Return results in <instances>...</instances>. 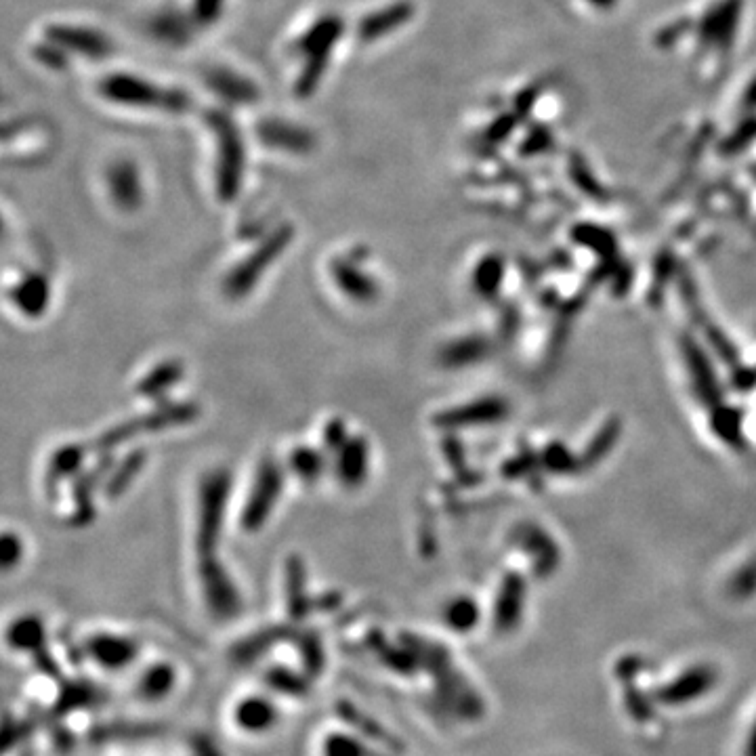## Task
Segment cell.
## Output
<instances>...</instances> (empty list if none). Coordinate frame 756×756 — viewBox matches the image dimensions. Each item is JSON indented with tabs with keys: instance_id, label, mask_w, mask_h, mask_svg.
I'll return each instance as SVG.
<instances>
[{
	"instance_id": "1",
	"label": "cell",
	"mask_w": 756,
	"mask_h": 756,
	"mask_svg": "<svg viewBox=\"0 0 756 756\" xmlns=\"http://www.w3.org/2000/svg\"><path fill=\"white\" fill-rule=\"evenodd\" d=\"M234 479L229 469H210L200 477L196 494V549L202 555H217L221 544L229 496Z\"/></svg>"
},
{
	"instance_id": "2",
	"label": "cell",
	"mask_w": 756,
	"mask_h": 756,
	"mask_svg": "<svg viewBox=\"0 0 756 756\" xmlns=\"http://www.w3.org/2000/svg\"><path fill=\"white\" fill-rule=\"evenodd\" d=\"M206 124L215 135L217 143V168H215V189L221 202L236 200L242 192L244 168H246V147L238 124L225 110H208Z\"/></svg>"
},
{
	"instance_id": "3",
	"label": "cell",
	"mask_w": 756,
	"mask_h": 756,
	"mask_svg": "<svg viewBox=\"0 0 756 756\" xmlns=\"http://www.w3.org/2000/svg\"><path fill=\"white\" fill-rule=\"evenodd\" d=\"M345 32V24L339 15H324L315 19L297 42V51L303 57V68L294 82L297 97H311L318 91L320 82L328 70L332 49L339 45Z\"/></svg>"
},
{
	"instance_id": "4",
	"label": "cell",
	"mask_w": 756,
	"mask_h": 756,
	"mask_svg": "<svg viewBox=\"0 0 756 756\" xmlns=\"http://www.w3.org/2000/svg\"><path fill=\"white\" fill-rule=\"evenodd\" d=\"M198 416L200 408L196 402H158L150 412L124 420V423L103 431L91 444V450L99 454H108L124 444H129V441H133L141 433H158L183 427L194 423Z\"/></svg>"
},
{
	"instance_id": "5",
	"label": "cell",
	"mask_w": 756,
	"mask_h": 756,
	"mask_svg": "<svg viewBox=\"0 0 756 756\" xmlns=\"http://www.w3.org/2000/svg\"><path fill=\"white\" fill-rule=\"evenodd\" d=\"M292 240L294 227L290 223H282L271 234H267L240 263L227 271V276L223 278L225 297L231 301L248 297L265 276V271L284 255V250L292 244Z\"/></svg>"
},
{
	"instance_id": "6",
	"label": "cell",
	"mask_w": 756,
	"mask_h": 756,
	"mask_svg": "<svg viewBox=\"0 0 756 756\" xmlns=\"http://www.w3.org/2000/svg\"><path fill=\"white\" fill-rule=\"evenodd\" d=\"M99 93L118 105L126 108H143V110H162V112H185L192 105L187 93L179 89H162L156 82L145 80L133 74H110L99 82Z\"/></svg>"
},
{
	"instance_id": "7",
	"label": "cell",
	"mask_w": 756,
	"mask_h": 756,
	"mask_svg": "<svg viewBox=\"0 0 756 756\" xmlns=\"http://www.w3.org/2000/svg\"><path fill=\"white\" fill-rule=\"evenodd\" d=\"M286 471L273 456H265L255 471V479L250 483L244 507L240 511V528L248 534H255L265 528V523L276 511L284 494Z\"/></svg>"
},
{
	"instance_id": "8",
	"label": "cell",
	"mask_w": 756,
	"mask_h": 756,
	"mask_svg": "<svg viewBox=\"0 0 756 756\" xmlns=\"http://www.w3.org/2000/svg\"><path fill=\"white\" fill-rule=\"evenodd\" d=\"M200 582L204 588V597L210 612L219 618L238 614L240 593L238 586L231 580L227 567L217 559V555H202L198 565Z\"/></svg>"
},
{
	"instance_id": "9",
	"label": "cell",
	"mask_w": 756,
	"mask_h": 756,
	"mask_svg": "<svg viewBox=\"0 0 756 756\" xmlns=\"http://www.w3.org/2000/svg\"><path fill=\"white\" fill-rule=\"evenodd\" d=\"M328 273L336 290L355 305H372L381 299V282L349 257L330 259Z\"/></svg>"
},
{
	"instance_id": "10",
	"label": "cell",
	"mask_w": 756,
	"mask_h": 756,
	"mask_svg": "<svg viewBox=\"0 0 756 756\" xmlns=\"http://www.w3.org/2000/svg\"><path fill=\"white\" fill-rule=\"evenodd\" d=\"M114 454H99V460L93 467L84 469L72 479V502L74 511L70 515V525L74 528H82L93 521L95 517V494L99 488H103L105 479H108L110 471L114 469Z\"/></svg>"
},
{
	"instance_id": "11",
	"label": "cell",
	"mask_w": 756,
	"mask_h": 756,
	"mask_svg": "<svg viewBox=\"0 0 756 756\" xmlns=\"http://www.w3.org/2000/svg\"><path fill=\"white\" fill-rule=\"evenodd\" d=\"M45 36L47 40L55 42V45L61 47L66 53L87 57L93 61L105 59L114 53L112 40L93 28L72 26V24H53V26H47Z\"/></svg>"
},
{
	"instance_id": "12",
	"label": "cell",
	"mask_w": 756,
	"mask_h": 756,
	"mask_svg": "<svg viewBox=\"0 0 756 756\" xmlns=\"http://www.w3.org/2000/svg\"><path fill=\"white\" fill-rule=\"evenodd\" d=\"M504 416H507V402H502V399L498 397H483L469 404L437 412L433 418V425L439 429L452 431V429L494 425Z\"/></svg>"
},
{
	"instance_id": "13",
	"label": "cell",
	"mask_w": 756,
	"mask_h": 756,
	"mask_svg": "<svg viewBox=\"0 0 756 756\" xmlns=\"http://www.w3.org/2000/svg\"><path fill=\"white\" fill-rule=\"evenodd\" d=\"M257 139L271 150H278L284 154L305 156L315 147V135L307 126L294 124L282 118H263L257 124Z\"/></svg>"
},
{
	"instance_id": "14",
	"label": "cell",
	"mask_w": 756,
	"mask_h": 756,
	"mask_svg": "<svg viewBox=\"0 0 756 756\" xmlns=\"http://www.w3.org/2000/svg\"><path fill=\"white\" fill-rule=\"evenodd\" d=\"M334 477L345 490L362 488L370 473V444L362 435H351L347 444L334 452Z\"/></svg>"
},
{
	"instance_id": "15",
	"label": "cell",
	"mask_w": 756,
	"mask_h": 756,
	"mask_svg": "<svg viewBox=\"0 0 756 756\" xmlns=\"http://www.w3.org/2000/svg\"><path fill=\"white\" fill-rule=\"evenodd\" d=\"M9 301L28 320H38L49 311L51 282L40 271H28L9 288Z\"/></svg>"
},
{
	"instance_id": "16",
	"label": "cell",
	"mask_w": 756,
	"mask_h": 756,
	"mask_svg": "<svg viewBox=\"0 0 756 756\" xmlns=\"http://www.w3.org/2000/svg\"><path fill=\"white\" fill-rule=\"evenodd\" d=\"M112 204L122 213H135L143 204V183L139 168L131 160H116L105 173Z\"/></svg>"
},
{
	"instance_id": "17",
	"label": "cell",
	"mask_w": 756,
	"mask_h": 756,
	"mask_svg": "<svg viewBox=\"0 0 756 756\" xmlns=\"http://www.w3.org/2000/svg\"><path fill=\"white\" fill-rule=\"evenodd\" d=\"M742 15V0H721L714 5L700 24V42L706 47H721L727 49L738 30Z\"/></svg>"
},
{
	"instance_id": "18",
	"label": "cell",
	"mask_w": 756,
	"mask_h": 756,
	"mask_svg": "<svg viewBox=\"0 0 756 756\" xmlns=\"http://www.w3.org/2000/svg\"><path fill=\"white\" fill-rule=\"evenodd\" d=\"M511 538L519 549L528 553L536 574H549L551 570H555V565L559 561L557 542L546 534L540 525L521 523L513 530Z\"/></svg>"
},
{
	"instance_id": "19",
	"label": "cell",
	"mask_w": 756,
	"mask_h": 756,
	"mask_svg": "<svg viewBox=\"0 0 756 756\" xmlns=\"http://www.w3.org/2000/svg\"><path fill=\"white\" fill-rule=\"evenodd\" d=\"M89 446L84 444H78V441H70V444H63L59 446L49 462H47V473H45V490L49 494V498L59 492V488L63 486L66 481H72L78 473H82L84 469V460H87L89 456Z\"/></svg>"
},
{
	"instance_id": "20",
	"label": "cell",
	"mask_w": 756,
	"mask_h": 756,
	"mask_svg": "<svg viewBox=\"0 0 756 756\" xmlns=\"http://www.w3.org/2000/svg\"><path fill=\"white\" fill-rule=\"evenodd\" d=\"M204 82L206 87L213 91L219 99L225 103H234V105H252L259 99V87L250 78L223 68L215 66L204 72Z\"/></svg>"
},
{
	"instance_id": "21",
	"label": "cell",
	"mask_w": 756,
	"mask_h": 756,
	"mask_svg": "<svg viewBox=\"0 0 756 756\" xmlns=\"http://www.w3.org/2000/svg\"><path fill=\"white\" fill-rule=\"evenodd\" d=\"M414 15V5L408 0H397L393 5H387L378 11L364 15L357 24V36L362 42H376L385 38L387 34L406 26Z\"/></svg>"
},
{
	"instance_id": "22",
	"label": "cell",
	"mask_w": 756,
	"mask_h": 756,
	"mask_svg": "<svg viewBox=\"0 0 756 756\" xmlns=\"http://www.w3.org/2000/svg\"><path fill=\"white\" fill-rule=\"evenodd\" d=\"M681 351H683V357H685V364L689 368V374H691V381H693V389H696L698 397L702 399V402H706L708 406H719L721 402V391H719V385H717V376H714L712 372V366L708 362V357L702 353V349L693 343L691 339H683V345H681Z\"/></svg>"
},
{
	"instance_id": "23",
	"label": "cell",
	"mask_w": 756,
	"mask_h": 756,
	"mask_svg": "<svg viewBox=\"0 0 756 756\" xmlns=\"http://www.w3.org/2000/svg\"><path fill=\"white\" fill-rule=\"evenodd\" d=\"M183 376L185 368L179 360H164L145 376H141V381L137 383V395L143 399H152V402H162L183 381Z\"/></svg>"
},
{
	"instance_id": "24",
	"label": "cell",
	"mask_w": 756,
	"mask_h": 756,
	"mask_svg": "<svg viewBox=\"0 0 756 756\" xmlns=\"http://www.w3.org/2000/svg\"><path fill=\"white\" fill-rule=\"evenodd\" d=\"M145 462H147L145 448H135L131 452H126L120 460H116L114 469L110 471L108 479H105L103 483L105 498L116 500L129 490L135 483V479L141 475Z\"/></svg>"
},
{
	"instance_id": "25",
	"label": "cell",
	"mask_w": 756,
	"mask_h": 756,
	"mask_svg": "<svg viewBox=\"0 0 756 756\" xmlns=\"http://www.w3.org/2000/svg\"><path fill=\"white\" fill-rule=\"evenodd\" d=\"M490 351V343L488 339H483V336L479 334H471V336H465V339H456V341H450L444 349L439 351V364L444 368H467V366H473L477 362H481L483 357L488 355Z\"/></svg>"
},
{
	"instance_id": "26",
	"label": "cell",
	"mask_w": 756,
	"mask_h": 756,
	"mask_svg": "<svg viewBox=\"0 0 756 756\" xmlns=\"http://www.w3.org/2000/svg\"><path fill=\"white\" fill-rule=\"evenodd\" d=\"M523 599H525V582L523 578L511 574L502 580L500 593L496 599V626L502 630H509L517 624L521 612H523Z\"/></svg>"
},
{
	"instance_id": "27",
	"label": "cell",
	"mask_w": 756,
	"mask_h": 756,
	"mask_svg": "<svg viewBox=\"0 0 756 756\" xmlns=\"http://www.w3.org/2000/svg\"><path fill=\"white\" fill-rule=\"evenodd\" d=\"M288 471L297 477L301 483H307V486H313L315 481H320L326 473L328 460H326V450H318L307 444L294 446L288 454Z\"/></svg>"
},
{
	"instance_id": "28",
	"label": "cell",
	"mask_w": 756,
	"mask_h": 756,
	"mask_svg": "<svg viewBox=\"0 0 756 756\" xmlns=\"http://www.w3.org/2000/svg\"><path fill=\"white\" fill-rule=\"evenodd\" d=\"M504 280V261L500 255H486L479 259V263L473 269V290L477 292V297L492 301L498 297L500 286Z\"/></svg>"
},
{
	"instance_id": "29",
	"label": "cell",
	"mask_w": 756,
	"mask_h": 756,
	"mask_svg": "<svg viewBox=\"0 0 756 756\" xmlns=\"http://www.w3.org/2000/svg\"><path fill=\"white\" fill-rule=\"evenodd\" d=\"M286 578H288V603L294 616L305 614L307 593H305V563L301 557L292 555L286 561Z\"/></svg>"
},
{
	"instance_id": "30",
	"label": "cell",
	"mask_w": 756,
	"mask_h": 756,
	"mask_svg": "<svg viewBox=\"0 0 756 756\" xmlns=\"http://www.w3.org/2000/svg\"><path fill=\"white\" fill-rule=\"evenodd\" d=\"M712 431L719 435L721 441L729 446L742 444V412L733 410L729 406L719 404V408L712 412Z\"/></svg>"
},
{
	"instance_id": "31",
	"label": "cell",
	"mask_w": 756,
	"mask_h": 756,
	"mask_svg": "<svg viewBox=\"0 0 756 756\" xmlns=\"http://www.w3.org/2000/svg\"><path fill=\"white\" fill-rule=\"evenodd\" d=\"M152 30L156 38L168 42V45H183L189 38V21L175 11H168L154 19Z\"/></svg>"
},
{
	"instance_id": "32",
	"label": "cell",
	"mask_w": 756,
	"mask_h": 756,
	"mask_svg": "<svg viewBox=\"0 0 756 756\" xmlns=\"http://www.w3.org/2000/svg\"><path fill=\"white\" fill-rule=\"evenodd\" d=\"M479 620V609L477 603L469 597H460L448 603L446 607V622L450 628L458 630V633H465V630H471Z\"/></svg>"
},
{
	"instance_id": "33",
	"label": "cell",
	"mask_w": 756,
	"mask_h": 756,
	"mask_svg": "<svg viewBox=\"0 0 756 756\" xmlns=\"http://www.w3.org/2000/svg\"><path fill=\"white\" fill-rule=\"evenodd\" d=\"M574 240L586 248L597 250V255L609 257L616 250V240L607 229L597 225H578L574 229Z\"/></svg>"
},
{
	"instance_id": "34",
	"label": "cell",
	"mask_w": 756,
	"mask_h": 756,
	"mask_svg": "<svg viewBox=\"0 0 756 756\" xmlns=\"http://www.w3.org/2000/svg\"><path fill=\"white\" fill-rule=\"evenodd\" d=\"M618 433H620V425L616 423V420H609L607 425H603L601 431H599V433L595 435V439L591 441V446L586 448L584 458H582V465H588V467L597 465V462H599L603 456H607V452L616 446Z\"/></svg>"
},
{
	"instance_id": "35",
	"label": "cell",
	"mask_w": 756,
	"mask_h": 756,
	"mask_svg": "<svg viewBox=\"0 0 756 756\" xmlns=\"http://www.w3.org/2000/svg\"><path fill=\"white\" fill-rule=\"evenodd\" d=\"M708 679V670H691V675L681 677L675 681V685H670V700L685 702L698 698L700 693H704V687H708Z\"/></svg>"
},
{
	"instance_id": "36",
	"label": "cell",
	"mask_w": 756,
	"mask_h": 756,
	"mask_svg": "<svg viewBox=\"0 0 756 756\" xmlns=\"http://www.w3.org/2000/svg\"><path fill=\"white\" fill-rule=\"evenodd\" d=\"M578 465L580 462H576V458L567 452V448L563 444H557V441L542 452V467L549 469V473H574Z\"/></svg>"
},
{
	"instance_id": "37",
	"label": "cell",
	"mask_w": 756,
	"mask_h": 756,
	"mask_svg": "<svg viewBox=\"0 0 756 756\" xmlns=\"http://www.w3.org/2000/svg\"><path fill=\"white\" fill-rule=\"evenodd\" d=\"M729 591L735 599H748L756 593V559L744 563L729 580Z\"/></svg>"
},
{
	"instance_id": "38",
	"label": "cell",
	"mask_w": 756,
	"mask_h": 756,
	"mask_svg": "<svg viewBox=\"0 0 756 756\" xmlns=\"http://www.w3.org/2000/svg\"><path fill=\"white\" fill-rule=\"evenodd\" d=\"M11 641L19 647H28V645H36L40 639H42V624L38 618L30 616V618H21L13 624L11 633H9Z\"/></svg>"
},
{
	"instance_id": "39",
	"label": "cell",
	"mask_w": 756,
	"mask_h": 756,
	"mask_svg": "<svg viewBox=\"0 0 756 756\" xmlns=\"http://www.w3.org/2000/svg\"><path fill=\"white\" fill-rule=\"evenodd\" d=\"M570 175L572 179L578 183V187L582 189L584 194L593 196V198H603V189L601 185L597 183V179L593 177V173L588 171L584 160L580 156H572L570 158Z\"/></svg>"
},
{
	"instance_id": "40",
	"label": "cell",
	"mask_w": 756,
	"mask_h": 756,
	"mask_svg": "<svg viewBox=\"0 0 756 756\" xmlns=\"http://www.w3.org/2000/svg\"><path fill=\"white\" fill-rule=\"evenodd\" d=\"M349 437L351 435L347 431L345 420L343 418H330L326 427H324V431H322V444H324L322 450H326L330 454L339 452L347 444Z\"/></svg>"
},
{
	"instance_id": "41",
	"label": "cell",
	"mask_w": 756,
	"mask_h": 756,
	"mask_svg": "<svg viewBox=\"0 0 756 756\" xmlns=\"http://www.w3.org/2000/svg\"><path fill=\"white\" fill-rule=\"evenodd\" d=\"M756 139V118L750 116L748 120H744L738 129H735L727 141L723 143V152L725 154H738L740 150H744V147L748 143H752Z\"/></svg>"
},
{
	"instance_id": "42",
	"label": "cell",
	"mask_w": 756,
	"mask_h": 756,
	"mask_svg": "<svg viewBox=\"0 0 756 756\" xmlns=\"http://www.w3.org/2000/svg\"><path fill=\"white\" fill-rule=\"evenodd\" d=\"M34 57L42 63V66H47L51 70H63L68 66L70 53H66L61 47H57L55 42L45 40V42H40V45H36Z\"/></svg>"
},
{
	"instance_id": "43",
	"label": "cell",
	"mask_w": 756,
	"mask_h": 756,
	"mask_svg": "<svg viewBox=\"0 0 756 756\" xmlns=\"http://www.w3.org/2000/svg\"><path fill=\"white\" fill-rule=\"evenodd\" d=\"M223 5L225 0H194L192 19L198 26H213L223 13Z\"/></svg>"
},
{
	"instance_id": "44",
	"label": "cell",
	"mask_w": 756,
	"mask_h": 756,
	"mask_svg": "<svg viewBox=\"0 0 756 756\" xmlns=\"http://www.w3.org/2000/svg\"><path fill=\"white\" fill-rule=\"evenodd\" d=\"M0 551H3V570L9 572L15 565H19L21 557H24V542L13 532L3 534V544H0Z\"/></svg>"
},
{
	"instance_id": "45",
	"label": "cell",
	"mask_w": 756,
	"mask_h": 756,
	"mask_svg": "<svg viewBox=\"0 0 756 756\" xmlns=\"http://www.w3.org/2000/svg\"><path fill=\"white\" fill-rule=\"evenodd\" d=\"M515 124H517V118L513 114H502L488 126V131H486V135H483V139H486L488 143H500L504 139H509V135L515 129Z\"/></svg>"
},
{
	"instance_id": "46",
	"label": "cell",
	"mask_w": 756,
	"mask_h": 756,
	"mask_svg": "<svg viewBox=\"0 0 756 756\" xmlns=\"http://www.w3.org/2000/svg\"><path fill=\"white\" fill-rule=\"evenodd\" d=\"M553 139H551V133L544 129V126H538V129H534L528 137H525L523 145H521V152L525 156H534V154H542L546 147H551Z\"/></svg>"
},
{
	"instance_id": "47",
	"label": "cell",
	"mask_w": 756,
	"mask_h": 756,
	"mask_svg": "<svg viewBox=\"0 0 756 756\" xmlns=\"http://www.w3.org/2000/svg\"><path fill=\"white\" fill-rule=\"evenodd\" d=\"M444 456L450 462L454 469H460L462 462H465V456H462V446L460 441L454 435H446L444 439Z\"/></svg>"
},
{
	"instance_id": "48",
	"label": "cell",
	"mask_w": 756,
	"mask_h": 756,
	"mask_svg": "<svg viewBox=\"0 0 756 756\" xmlns=\"http://www.w3.org/2000/svg\"><path fill=\"white\" fill-rule=\"evenodd\" d=\"M536 97H538V91H536V89H528V91L519 93V95H517V101H515V114H517V116H528L530 110H532L534 101H536Z\"/></svg>"
},
{
	"instance_id": "49",
	"label": "cell",
	"mask_w": 756,
	"mask_h": 756,
	"mask_svg": "<svg viewBox=\"0 0 756 756\" xmlns=\"http://www.w3.org/2000/svg\"><path fill=\"white\" fill-rule=\"evenodd\" d=\"M685 28H687V24H679V26H675V28H666L662 34H660V38H658V42H662L664 38H668V42H677L679 40V36H681V32H685Z\"/></svg>"
},
{
	"instance_id": "50",
	"label": "cell",
	"mask_w": 756,
	"mask_h": 756,
	"mask_svg": "<svg viewBox=\"0 0 756 756\" xmlns=\"http://www.w3.org/2000/svg\"><path fill=\"white\" fill-rule=\"evenodd\" d=\"M744 108L756 110V78L750 82V87L744 93Z\"/></svg>"
},
{
	"instance_id": "51",
	"label": "cell",
	"mask_w": 756,
	"mask_h": 756,
	"mask_svg": "<svg viewBox=\"0 0 756 756\" xmlns=\"http://www.w3.org/2000/svg\"><path fill=\"white\" fill-rule=\"evenodd\" d=\"M746 756H756V725H754L752 731H750V740H748Z\"/></svg>"
},
{
	"instance_id": "52",
	"label": "cell",
	"mask_w": 756,
	"mask_h": 756,
	"mask_svg": "<svg viewBox=\"0 0 756 756\" xmlns=\"http://www.w3.org/2000/svg\"><path fill=\"white\" fill-rule=\"evenodd\" d=\"M588 3H593L599 9H609V7H614L616 0H588Z\"/></svg>"
}]
</instances>
